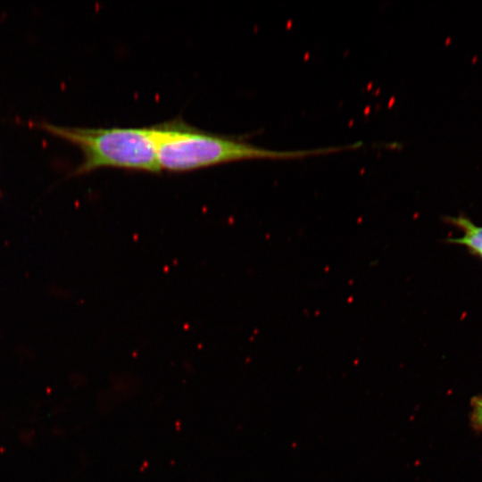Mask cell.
<instances>
[{"label":"cell","mask_w":482,"mask_h":482,"mask_svg":"<svg viewBox=\"0 0 482 482\" xmlns=\"http://www.w3.org/2000/svg\"><path fill=\"white\" fill-rule=\"evenodd\" d=\"M161 170L187 172L233 162L255 159H296L348 149L333 146L309 150L276 151L189 125L180 118L154 125Z\"/></svg>","instance_id":"6da1fadb"},{"label":"cell","mask_w":482,"mask_h":482,"mask_svg":"<svg viewBox=\"0 0 482 482\" xmlns=\"http://www.w3.org/2000/svg\"><path fill=\"white\" fill-rule=\"evenodd\" d=\"M33 126L48 131L77 145L83 154L73 174L80 175L99 168H118L158 173L157 145L154 126L81 128L34 122Z\"/></svg>","instance_id":"7a4b0ae2"},{"label":"cell","mask_w":482,"mask_h":482,"mask_svg":"<svg viewBox=\"0 0 482 482\" xmlns=\"http://www.w3.org/2000/svg\"><path fill=\"white\" fill-rule=\"evenodd\" d=\"M448 220L462 231L461 237L450 238L449 242L466 246L482 259V226L474 224L461 215L451 217Z\"/></svg>","instance_id":"3957f363"},{"label":"cell","mask_w":482,"mask_h":482,"mask_svg":"<svg viewBox=\"0 0 482 482\" xmlns=\"http://www.w3.org/2000/svg\"><path fill=\"white\" fill-rule=\"evenodd\" d=\"M471 422L474 428L482 431V395L471 401Z\"/></svg>","instance_id":"277c9868"}]
</instances>
